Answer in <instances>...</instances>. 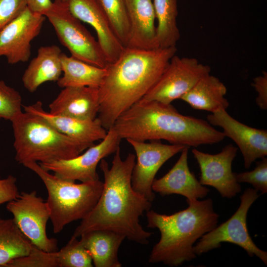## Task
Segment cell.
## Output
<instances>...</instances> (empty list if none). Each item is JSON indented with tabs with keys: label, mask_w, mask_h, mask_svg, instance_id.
Masks as SVG:
<instances>
[{
	"label": "cell",
	"mask_w": 267,
	"mask_h": 267,
	"mask_svg": "<svg viewBox=\"0 0 267 267\" xmlns=\"http://www.w3.org/2000/svg\"><path fill=\"white\" fill-rule=\"evenodd\" d=\"M156 19L159 48L176 46L180 38L177 18V0H152Z\"/></svg>",
	"instance_id": "25"
},
{
	"label": "cell",
	"mask_w": 267,
	"mask_h": 267,
	"mask_svg": "<svg viewBox=\"0 0 267 267\" xmlns=\"http://www.w3.org/2000/svg\"><path fill=\"white\" fill-rule=\"evenodd\" d=\"M61 61L63 74L57 82L59 87L99 88L102 84L106 75L105 67L91 65L63 52Z\"/></svg>",
	"instance_id": "24"
},
{
	"label": "cell",
	"mask_w": 267,
	"mask_h": 267,
	"mask_svg": "<svg viewBox=\"0 0 267 267\" xmlns=\"http://www.w3.org/2000/svg\"><path fill=\"white\" fill-rule=\"evenodd\" d=\"M22 105L19 92L0 80V120L10 121L22 111Z\"/></svg>",
	"instance_id": "30"
},
{
	"label": "cell",
	"mask_w": 267,
	"mask_h": 267,
	"mask_svg": "<svg viewBox=\"0 0 267 267\" xmlns=\"http://www.w3.org/2000/svg\"><path fill=\"white\" fill-rule=\"evenodd\" d=\"M189 147L186 146L173 167L162 177L155 178L152 184L154 192L162 196L178 194L186 200H198L206 197L209 189L201 184L190 172L188 165Z\"/></svg>",
	"instance_id": "17"
},
{
	"label": "cell",
	"mask_w": 267,
	"mask_h": 267,
	"mask_svg": "<svg viewBox=\"0 0 267 267\" xmlns=\"http://www.w3.org/2000/svg\"><path fill=\"white\" fill-rule=\"evenodd\" d=\"M26 7V0H0V31Z\"/></svg>",
	"instance_id": "32"
},
{
	"label": "cell",
	"mask_w": 267,
	"mask_h": 267,
	"mask_svg": "<svg viewBox=\"0 0 267 267\" xmlns=\"http://www.w3.org/2000/svg\"><path fill=\"white\" fill-rule=\"evenodd\" d=\"M57 0L63 3L76 18L93 28L108 63L116 61L125 47L115 35L97 0Z\"/></svg>",
	"instance_id": "16"
},
{
	"label": "cell",
	"mask_w": 267,
	"mask_h": 267,
	"mask_svg": "<svg viewBox=\"0 0 267 267\" xmlns=\"http://www.w3.org/2000/svg\"><path fill=\"white\" fill-rule=\"evenodd\" d=\"M112 128L121 139H164L189 147L217 143L225 137L207 121L183 115L171 104L142 98L124 112Z\"/></svg>",
	"instance_id": "3"
},
{
	"label": "cell",
	"mask_w": 267,
	"mask_h": 267,
	"mask_svg": "<svg viewBox=\"0 0 267 267\" xmlns=\"http://www.w3.org/2000/svg\"><path fill=\"white\" fill-rule=\"evenodd\" d=\"M207 121L211 125L221 127L225 137L233 140L238 146L244 159V167H250L257 159L267 155V131L247 126L231 117L226 110L209 114Z\"/></svg>",
	"instance_id": "15"
},
{
	"label": "cell",
	"mask_w": 267,
	"mask_h": 267,
	"mask_svg": "<svg viewBox=\"0 0 267 267\" xmlns=\"http://www.w3.org/2000/svg\"><path fill=\"white\" fill-rule=\"evenodd\" d=\"M6 209L32 244L47 252L58 251L57 240L49 238L46 234V224L50 218L47 203L35 190L19 193L15 199L7 203Z\"/></svg>",
	"instance_id": "9"
},
{
	"label": "cell",
	"mask_w": 267,
	"mask_h": 267,
	"mask_svg": "<svg viewBox=\"0 0 267 267\" xmlns=\"http://www.w3.org/2000/svg\"><path fill=\"white\" fill-rule=\"evenodd\" d=\"M118 39L124 47L128 43L130 24L125 0H97Z\"/></svg>",
	"instance_id": "27"
},
{
	"label": "cell",
	"mask_w": 267,
	"mask_h": 267,
	"mask_svg": "<svg viewBox=\"0 0 267 267\" xmlns=\"http://www.w3.org/2000/svg\"><path fill=\"white\" fill-rule=\"evenodd\" d=\"M258 192L250 188L244 190L240 197V204L234 214L226 221L204 234L194 246L193 252L196 256L220 247L221 243L229 242L243 248L251 257L256 256L267 265V252L254 243L247 226V213L259 196Z\"/></svg>",
	"instance_id": "7"
},
{
	"label": "cell",
	"mask_w": 267,
	"mask_h": 267,
	"mask_svg": "<svg viewBox=\"0 0 267 267\" xmlns=\"http://www.w3.org/2000/svg\"><path fill=\"white\" fill-rule=\"evenodd\" d=\"M121 140L111 128L99 143L89 147L75 157L39 164L44 170L54 173L55 176L64 180L74 182L97 180L99 179L96 172L98 163L115 153Z\"/></svg>",
	"instance_id": "11"
},
{
	"label": "cell",
	"mask_w": 267,
	"mask_h": 267,
	"mask_svg": "<svg viewBox=\"0 0 267 267\" xmlns=\"http://www.w3.org/2000/svg\"><path fill=\"white\" fill-rule=\"evenodd\" d=\"M23 165L35 172L47 189L46 202L55 234L68 224L85 218L94 208L102 192L103 182L99 179L76 183L50 174L37 162Z\"/></svg>",
	"instance_id": "6"
},
{
	"label": "cell",
	"mask_w": 267,
	"mask_h": 267,
	"mask_svg": "<svg viewBox=\"0 0 267 267\" xmlns=\"http://www.w3.org/2000/svg\"><path fill=\"white\" fill-rule=\"evenodd\" d=\"M186 201V209L171 215L146 212L147 226L158 228L161 235L150 253L149 263L177 267L192 261L196 257L194 243L217 225L219 215L211 198Z\"/></svg>",
	"instance_id": "4"
},
{
	"label": "cell",
	"mask_w": 267,
	"mask_h": 267,
	"mask_svg": "<svg viewBox=\"0 0 267 267\" xmlns=\"http://www.w3.org/2000/svg\"><path fill=\"white\" fill-rule=\"evenodd\" d=\"M71 55L101 68L108 64L97 41L62 2L54 0L45 15Z\"/></svg>",
	"instance_id": "8"
},
{
	"label": "cell",
	"mask_w": 267,
	"mask_h": 267,
	"mask_svg": "<svg viewBox=\"0 0 267 267\" xmlns=\"http://www.w3.org/2000/svg\"><path fill=\"white\" fill-rule=\"evenodd\" d=\"M62 51L56 45L41 46L37 55L25 70L22 81L25 88L33 92L43 84L57 82L62 74Z\"/></svg>",
	"instance_id": "21"
},
{
	"label": "cell",
	"mask_w": 267,
	"mask_h": 267,
	"mask_svg": "<svg viewBox=\"0 0 267 267\" xmlns=\"http://www.w3.org/2000/svg\"><path fill=\"white\" fill-rule=\"evenodd\" d=\"M45 17L27 7L0 31V57L13 65L29 60L31 42L40 33Z\"/></svg>",
	"instance_id": "13"
},
{
	"label": "cell",
	"mask_w": 267,
	"mask_h": 267,
	"mask_svg": "<svg viewBox=\"0 0 267 267\" xmlns=\"http://www.w3.org/2000/svg\"><path fill=\"white\" fill-rule=\"evenodd\" d=\"M177 51L176 46L150 50L125 47L116 61L107 65L98 88L100 107L97 117L107 131L149 91Z\"/></svg>",
	"instance_id": "2"
},
{
	"label": "cell",
	"mask_w": 267,
	"mask_h": 267,
	"mask_svg": "<svg viewBox=\"0 0 267 267\" xmlns=\"http://www.w3.org/2000/svg\"><path fill=\"white\" fill-rule=\"evenodd\" d=\"M226 92L225 85L210 73L200 79L180 99L195 109L212 113L228 107L229 102L225 97Z\"/></svg>",
	"instance_id": "23"
},
{
	"label": "cell",
	"mask_w": 267,
	"mask_h": 267,
	"mask_svg": "<svg viewBox=\"0 0 267 267\" xmlns=\"http://www.w3.org/2000/svg\"><path fill=\"white\" fill-rule=\"evenodd\" d=\"M120 152L119 147L110 167L104 159L100 162L104 180L102 192L94 208L76 228L73 236L78 237L93 230L107 229L137 243H148L153 233L142 227L139 218L150 210L151 202L132 187L135 155L130 153L123 160Z\"/></svg>",
	"instance_id": "1"
},
{
	"label": "cell",
	"mask_w": 267,
	"mask_h": 267,
	"mask_svg": "<svg viewBox=\"0 0 267 267\" xmlns=\"http://www.w3.org/2000/svg\"><path fill=\"white\" fill-rule=\"evenodd\" d=\"M26 2L27 7L32 12L44 16L53 3L51 0H26Z\"/></svg>",
	"instance_id": "35"
},
{
	"label": "cell",
	"mask_w": 267,
	"mask_h": 267,
	"mask_svg": "<svg viewBox=\"0 0 267 267\" xmlns=\"http://www.w3.org/2000/svg\"><path fill=\"white\" fill-rule=\"evenodd\" d=\"M59 267H92L91 257L89 251L78 240L72 236L67 243L57 251Z\"/></svg>",
	"instance_id": "28"
},
{
	"label": "cell",
	"mask_w": 267,
	"mask_h": 267,
	"mask_svg": "<svg viewBox=\"0 0 267 267\" xmlns=\"http://www.w3.org/2000/svg\"><path fill=\"white\" fill-rule=\"evenodd\" d=\"M210 72V67L196 58L180 57L175 54L159 79L142 99L171 104L180 99L200 79Z\"/></svg>",
	"instance_id": "10"
},
{
	"label": "cell",
	"mask_w": 267,
	"mask_h": 267,
	"mask_svg": "<svg viewBox=\"0 0 267 267\" xmlns=\"http://www.w3.org/2000/svg\"><path fill=\"white\" fill-rule=\"evenodd\" d=\"M258 95L256 102L259 108L262 110L267 109V73L263 71L262 75L253 79L252 84Z\"/></svg>",
	"instance_id": "34"
},
{
	"label": "cell",
	"mask_w": 267,
	"mask_h": 267,
	"mask_svg": "<svg viewBox=\"0 0 267 267\" xmlns=\"http://www.w3.org/2000/svg\"><path fill=\"white\" fill-rule=\"evenodd\" d=\"M126 140L133 147L136 157L132 175V187L152 202L155 197L152 184L157 173L165 162L186 146L164 144L160 140L146 142Z\"/></svg>",
	"instance_id": "12"
},
{
	"label": "cell",
	"mask_w": 267,
	"mask_h": 267,
	"mask_svg": "<svg viewBox=\"0 0 267 267\" xmlns=\"http://www.w3.org/2000/svg\"><path fill=\"white\" fill-rule=\"evenodd\" d=\"M16 178L8 175L1 178L0 176V205L15 199L19 194Z\"/></svg>",
	"instance_id": "33"
},
{
	"label": "cell",
	"mask_w": 267,
	"mask_h": 267,
	"mask_svg": "<svg viewBox=\"0 0 267 267\" xmlns=\"http://www.w3.org/2000/svg\"><path fill=\"white\" fill-rule=\"evenodd\" d=\"M238 149L232 144L225 145L218 153L209 154L192 150L200 170V183L216 188L223 198H231L241 190L232 171V163Z\"/></svg>",
	"instance_id": "14"
},
{
	"label": "cell",
	"mask_w": 267,
	"mask_h": 267,
	"mask_svg": "<svg viewBox=\"0 0 267 267\" xmlns=\"http://www.w3.org/2000/svg\"><path fill=\"white\" fill-rule=\"evenodd\" d=\"M49 104V113L81 119L97 117L99 107L98 88L66 87Z\"/></svg>",
	"instance_id": "19"
},
{
	"label": "cell",
	"mask_w": 267,
	"mask_h": 267,
	"mask_svg": "<svg viewBox=\"0 0 267 267\" xmlns=\"http://www.w3.org/2000/svg\"><path fill=\"white\" fill-rule=\"evenodd\" d=\"M22 106L24 111L42 117L59 132L87 148L94 144L96 141L102 140L107 134L108 131L97 117L88 120L53 115L44 110L41 101Z\"/></svg>",
	"instance_id": "18"
},
{
	"label": "cell",
	"mask_w": 267,
	"mask_h": 267,
	"mask_svg": "<svg viewBox=\"0 0 267 267\" xmlns=\"http://www.w3.org/2000/svg\"><path fill=\"white\" fill-rule=\"evenodd\" d=\"M10 121L15 159L19 164L44 163L71 159L88 148L59 132L37 114L21 111Z\"/></svg>",
	"instance_id": "5"
},
{
	"label": "cell",
	"mask_w": 267,
	"mask_h": 267,
	"mask_svg": "<svg viewBox=\"0 0 267 267\" xmlns=\"http://www.w3.org/2000/svg\"><path fill=\"white\" fill-rule=\"evenodd\" d=\"M234 176L238 183L246 182L251 184L262 194L267 192V159L266 157L256 162V167L251 171L234 173Z\"/></svg>",
	"instance_id": "31"
},
{
	"label": "cell",
	"mask_w": 267,
	"mask_h": 267,
	"mask_svg": "<svg viewBox=\"0 0 267 267\" xmlns=\"http://www.w3.org/2000/svg\"><path fill=\"white\" fill-rule=\"evenodd\" d=\"M130 24L126 47L150 50L159 48L152 0H125Z\"/></svg>",
	"instance_id": "20"
},
{
	"label": "cell",
	"mask_w": 267,
	"mask_h": 267,
	"mask_svg": "<svg viewBox=\"0 0 267 267\" xmlns=\"http://www.w3.org/2000/svg\"><path fill=\"white\" fill-rule=\"evenodd\" d=\"M4 267H59L57 251L45 252L33 244L28 255L12 260Z\"/></svg>",
	"instance_id": "29"
},
{
	"label": "cell",
	"mask_w": 267,
	"mask_h": 267,
	"mask_svg": "<svg viewBox=\"0 0 267 267\" xmlns=\"http://www.w3.org/2000/svg\"><path fill=\"white\" fill-rule=\"evenodd\" d=\"M32 245L12 218H0V267H4L14 259L28 255Z\"/></svg>",
	"instance_id": "26"
},
{
	"label": "cell",
	"mask_w": 267,
	"mask_h": 267,
	"mask_svg": "<svg viewBox=\"0 0 267 267\" xmlns=\"http://www.w3.org/2000/svg\"><path fill=\"white\" fill-rule=\"evenodd\" d=\"M80 241L89 253L95 267H121L118 251L126 238L123 234L107 230L97 229L83 233Z\"/></svg>",
	"instance_id": "22"
}]
</instances>
